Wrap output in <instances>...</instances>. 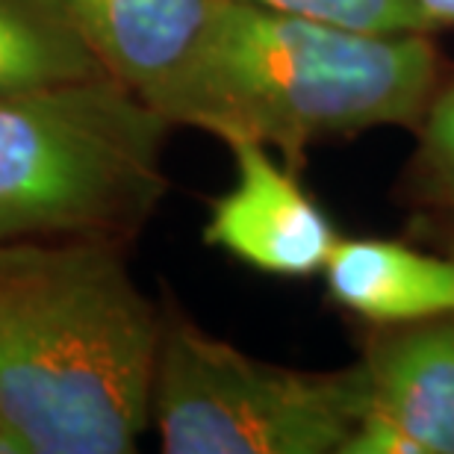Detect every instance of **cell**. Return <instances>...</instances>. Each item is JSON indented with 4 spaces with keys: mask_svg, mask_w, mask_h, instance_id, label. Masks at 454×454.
<instances>
[{
    "mask_svg": "<svg viewBox=\"0 0 454 454\" xmlns=\"http://www.w3.org/2000/svg\"><path fill=\"white\" fill-rule=\"evenodd\" d=\"M369 369H293L239 351L162 304L151 425L166 454H345Z\"/></svg>",
    "mask_w": 454,
    "mask_h": 454,
    "instance_id": "cell-4",
    "label": "cell"
},
{
    "mask_svg": "<svg viewBox=\"0 0 454 454\" xmlns=\"http://www.w3.org/2000/svg\"><path fill=\"white\" fill-rule=\"evenodd\" d=\"M171 127L113 77L0 95V242H130L168 192Z\"/></svg>",
    "mask_w": 454,
    "mask_h": 454,
    "instance_id": "cell-3",
    "label": "cell"
},
{
    "mask_svg": "<svg viewBox=\"0 0 454 454\" xmlns=\"http://www.w3.org/2000/svg\"><path fill=\"white\" fill-rule=\"evenodd\" d=\"M437 210H442V213L449 215V231H451V254H454V201H449V204L437 207Z\"/></svg>",
    "mask_w": 454,
    "mask_h": 454,
    "instance_id": "cell-14",
    "label": "cell"
},
{
    "mask_svg": "<svg viewBox=\"0 0 454 454\" xmlns=\"http://www.w3.org/2000/svg\"><path fill=\"white\" fill-rule=\"evenodd\" d=\"M0 454H24V446L18 442V437L4 425V416H0Z\"/></svg>",
    "mask_w": 454,
    "mask_h": 454,
    "instance_id": "cell-13",
    "label": "cell"
},
{
    "mask_svg": "<svg viewBox=\"0 0 454 454\" xmlns=\"http://www.w3.org/2000/svg\"><path fill=\"white\" fill-rule=\"evenodd\" d=\"M328 298L369 328L454 316V254L402 239L340 236L322 271Z\"/></svg>",
    "mask_w": 454,
    "mask_h": 454,
    "instance_id": "cell-8",
    "label": "cell"
},
{
    "mask_svg": "<svg viewBox=\"0 0 454 454\" xmlns=\"http://www.w3.org/2000/svg\"><path fill=\"white\" fill-rule=\"evenodd\" d=\"M224 145L233 157V184L213 198L204 242L260 275L322 278L342 233L307 192L298 168L262 142Z\"/></svg>",
    "mask_w": 454,
    "mask_h": 454,
    "instance_id": "cell-6",
    "label": "cell"
},
{
    "mask_svg": "<svg viewBox=\"0 0 454 454\" xmlns=\"http://www.w3.org/2000/svg\"><path fill=\"white\" fill-rule=\"evenodd\" d=\"M419 4L434 33L442 27H454V0H419Z\"/></svg>",
    "mask_w": 454,
    "mask_h": 454,
    "instance_id": "cell-12",
    "label": "cell"
},
{
    "mask_svg": "<svg viewBox=\"0 0 454 454\" xmlns=\"http://www.w3.org/2000/svg\"><path fill=\"white\" fill-rule=\"evenodd\" d=\"M278 12L319 18L375 33H434L419 0H242Z\"/></svg>",
    "mask_w": 454,
    "mask_h": 454,
    "instance_id": "cell-11",
    "label": "cell"
},
{
    "mask_svg": "<svg viewBox=\"0 0 454 454\" xmlns=\"http://www.w3.org/2000/svg\"><path fill=\"white\" fill-rule=\"evenodd\" d=\"M369 407L345 454H454V316L372 328Z\"/></svg>",
    "mask_w": 454,
    "mask_h": 454,
    "instance_id": "cell-7",
    "label": "cell"
},
{
    "mask_svg": "<svg viewBox=\"0 0 454 454\" xmlns=\"http://www.w3.org/2000/svg\"><path fill=\"white\" fill-rule=\"evenodd\" d=\"M124 245L0 242V416L24 454H127L151 425L162 307Z\"/></svg>",
    "mask_w": 454,
    "mask_h": 454,
    "instance_id": "cell-1",
    "label": "cell"
},
{
    "mask_svg": "<svg viewBox=\"0 0 454 454\" xmlns=\"http://www.w3.org/2000/svg\"><path fill=\"white\" fill-rule=\"evenodd\" d=\"M413 184L431 207L454 201V71L440 80L416 127Z\"/></svg>",
    "mask_w": 454,
    "mask_h": 454,
    "instance_id": "cell-10",
    "label": "cell"
},
{
    "mask_svg": "<svg viewBox=\"0 0 454 454\" xmlns=\"http://www.w3.org/2000/svg\"><path fill=\"white\" fill-rule=\"evenodd\" d=\"M222 4L224 0H62L104 74L175 127H195L198 121Z\"/></svg>",
    "mask_w": 454,
    "mask_h": 454,
    "instance_id": "cell-5",
    "label": "cell"
},
{
    "mask_svg": "<svg viewBox=\"0 0 454 454\" xmlns=\"http://www.w3.org/2000/svg\"><path fill=\"white\" fill-rule=\"evenodd\" d=\"M106 77L62 0H0V95Z\"/></svg>",
    "mask_w": 454,
    "mask_h": 454,
    "instance_id": "cell-9",
    "label": "cell"
},
{
    "mask_svg": "<svg viewBox=\"0 0 454 454\" xmlns=\"http://www.w3.org/2000/svg\"><path fill=\"white\" fill-rule=\"evenodd\" d=\"M434 33H375L224 0L195 127L269 145L304 168L313 145L416 130L446 77Z\"/></svg>",
    "mask_w": 454,
    "mask_h": 454,
    "instance_id": "cell-2",
    "label": "cell"
}]
</instances>
